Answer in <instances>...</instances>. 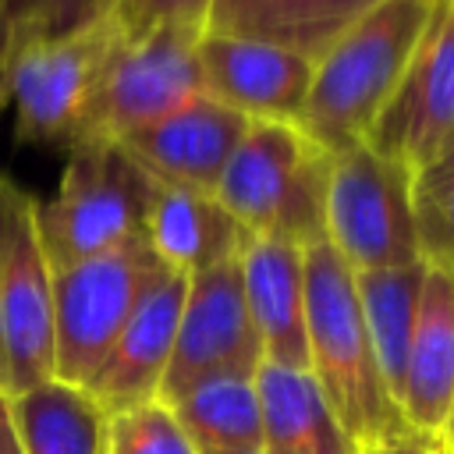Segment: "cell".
Segmentation results:
<instances>
[{"mask_svg":"<svg viewBox=\"0 0 454 454\" xmlns=\"http://www.w3.org/2000/svg\"><path fill=\"white\" fill-rule=\"evenodd\" d=\"M433 454H454V440H450V443H440Z\"/></svg>","mask_w":454,"mask_h":454,"instance_id":"4dcf8cb0","label":"cell"},{"mask_svg":"<svg viewBox=\"0 0 454 454\" xmlns=\"http://www.w3.org/2000/svg\"><path fill=\"white\" fill-rule=\"evenodd\" d=\"M110 46L114 28L106 18H96L74 32L35 35L11 50L0 99L14 106V138L21 145L71 142Z\"/></svg>","mask_w":454,"mask_h":454,"instance_id":"9c48e42d","label":"cell"},{"mask_svg":"<svg viewBox=\"0 0 454 454\" xmlns=\"http://www.w3.org/2000/svg\"><path fill=\"white\" fill-rule=\"evenodd\" d=\"M305 248L252 238L241 252V287L252 326L262 344V362L309 369L305 337Z\"/></svg>","mask_w":454,"mask_h":454,"instance_id":"2e32d148","label":"cell"},{"mask_svg":"<svg viewBox=\"0 0 454 454\" xmlns=\"http://www.w3.org/2000/svg\"><path fill=\"white\" fill-rule=\"evenodd\" d=\"M213 0H110L99 18L114 28L117 39L135 43L163 28L206 32Z\"/></svg>","mask_w":454,"mask_h":454,"instance_id":"cb8c5ba5","label":"cell"},{"mask_svg":"<svg viewBox=\"0 0 454 454\" xmlns=\"http://www.w3.org/2000/svg\"><path fill=\"white\" fill-rule=\"evenodd\" d=\"M145 241L167 270L195 277L202 270L241 259L252 234L227 213L216 195L153 181Z\"/></svg>","mask_w":454,"mask_h":454,"instance_id":"e0dca14e","label":"cell"},{"mask_svg":"<svg viewBox=\"0 0 454 454\" xmlns=\"http://www.w3.org/2000/svg\"><path fill=\"white\" fill-rule=\"evenodd\" d=\"M433 0H380L316 64L301 131L330 156L362 145L397 89L429 21Z\"/></svg>","mask_w":454,"mask_h":454,"instance_id":"6da1fadb","label":"cell"},{"mask_svg":"<svg viewBox=\"0 0 454 454\" xmlns=\"http://www.w3.org/2000/svg\"><path fill=\"white\" fill-rule=\"evenodd\" d=\"M184 287L188 277L163 266L142 291L138 305L131 309L128 323L121 326L117 340L110 344L106 358L99 362L96 376L85 387L106 415L160 397V383L170 365V351L177 337Z\"/></svg>","mask_w":454,"mask_h":454,"instance_id":"4fadbf2b","label":"cell"},{"mask_svg":"<svg viewBox=\"0 0 454 454\" xmlns=\"http://www.w3.org/2000/svg\"><path fill=\"white\" fill-rule=\"evenodd\" d=\"M330 153L298 124L252 121L234 149L216 199L252 234L309 248L326 241Z\"/></svg>","mask_w":454,"mask_h":454,"instance_id":"3957f363","label":"cell"},{"mask_svg":"<svg viewBox=\"0 0 454 454\" xmlns=\"http://www.w3.org/2000/svg\"><path fill=\"white\" fill-rule=\"evenodd\" d=\"M380 0H213L206 32L319 60Z\"/></svg>","mask_w":454,"mask_h":454,"instance_id":"ac0fdd59","label":"cell"},{"mask_svg":"<svg viewBox=\"0 0 454 454\" xmlns=\"http://www.w3.org/2000/svg\"><path fill=\"white\" fill-rule=\"evenodd\" d=\"M195 454H262V415L255 380L220 376L170 401Z\"/></svg>","mask_w":454,"mask_h":454,"instance_id":"7402d4cb","label":"cell"},{"mask_svg":"<svg viewBox=\"0 0 454 454\" xmlns=\"http://www.w3.org/2000/svg\"><path fill=\"white\" fill-rule=\"evenodd\" d=\"M259 365L262 344L245 305L241 262L234 259L188 277L170 365L163 372L156 401L170 404L192 387L220 376L255 380Z\"/></svg>","mask_w":454,"mask_h":454,"instance_id":"8fae6325","label":"cell"},{"mask_svg":"<svg viewBox=\"0 0 454 454\" xmlns=\"http://www.w3.org/2000/svg\"><path fill=\"white\" fill-rule=\"evenodd\" d=\"M433 450H436V443L422 440L419 433H401V436H394V440L358 447V454H433Z\"/></svg>","mask_w":454,"mask_h":454,"instance_id":"83f0119b","label":"cell"},{"mask_svg":"<svg viewBox=\"0 0 454 454\" xmlns=\"http://www.w3.org/2000/svg\"><path fill=\"white\" fill-rule=\"evenodd\" d=\"M422 277H426V262L355 273V294H358V309L369 330L376 369L394 404L404 383V362H408V344L415 330Z\"/></svg>","mask_w":454,"mask_h":454,"instance_id":"44dd1931","label":"cell"},{"mask_svg":"<svg viewBox=\"0 0 454 454\" xmlns=\"http://www.w3.org/2000/svg\"><path fill=\"white\" fill-rule=\"evenodd\" d=\"M0 454H25L18 429H14V415H11V397L0 390Z\"/></svg>","mask_w":454,"mask_h":454,"instance_id":"f1b7e54d","label":"cell"},{"mask_svg":"<svg viewBox=\"0 0 454 454\" xmlns=\"http://www.w3.org/2000/svg\"><path fill=\"white\" fill-rule=\"evenodd\" d=\"M11 415L25 454H106L110 415L85 387L46 380L14 394Z\"/></svg>","mask_w":454,"mask_h":454,"instance_id":"ffe728a7","label":"cell"},{"mask_svg":"<svg viewBox=\"0 0 454 454\" xmlns=\"http://www.w3.org/2000/svg\"><path fill=\"white\" fill-rule=\"evenodd\" d=\"M199 39L202 32L188 28H163L135 43L114 35V46L96 71L92 92L67 145L121 142L131 131L202 96Z\"/></svg>","mask_w":454,"mask_h":454,"instance_id":"5b68a950","label":"cell"},{"mask_svg":"<svg viewBox=\"0 0 454 454\" xmlns=\"http://www.w3.org/2000/svg\"><path fill=\"white\" fill-rule=\"evenodd\" d=\"M153 177L117 142H74L60 184L35 199V231L50 270L145 238Z\"/></svg>","mask_w":454,"mask_h":454,"instance_id":"277c9868","label":"cell"},{"mask_svg":"<svg viewBox=\"0 0 454 454\" xmlns=\"http://www.w3.org/2000/svg\"><path fill=\"white\" fill-rule=\"evenodd\" d=\"M301 255L309 372L323 390L333 419L348 429L358 447L411 433L380 380L369 330L355 294V273L330 241L309 245Z\"/></svg>","mask_w":454,"mask_h":454,"instance_id":"7a4b0ae2","label":"cell"},{"mask_svg":"<svg viewBox=\"0 0 454 454\" xmlns=\"http://www.w3.org/2000/svg\"><path fill=\"white\" fill-rule=\"evenodd\" d=\"M411 188L415 177L365 142L330 156L326 241L351 273L422 262Z\"/></svg>","mask_w":454,"mask_h":454,"instance_id":"ba28073f","label":"cell"},{"mask_svg":"<svg viewBox=\"0 0 454 454\" xmlns=\"http://www.w3.org/2000/svg\"><path fill=\"white\" fill-rule=\"evenodd\" d=\"M199 67L206 96L248 121L301 124L312 89V60L280 46L202 32Z\"/></svg>","mask_w":454,"mask_h":454,"instance_id":"5bb4252c","label":"cell"},{"mask_svg":"<svg viewBox=\"0 0 454 454\" xmlns=\"http://www.w3.org/2000/svg\"><path fill=\"white\" fill-rule=\"evenodd\" d=\"M365 145L411 177L454 145V0H436L433 21L372 121Z\"/></svg>","mask_w":454,"mask_h":454,"instance_id":"30bf717a","label":"cell"},{"mask_svg":"<svg viewBox=\"0 0 454 454\" xmlns=\"http://www.w3.org/2000/svg\"><path fill=\"white\" fill-rule=\"evenodd\" d=\"M397 408L422 440H454V273L440 266H426L422 277Z\"/></svg>","mask_w":454,"mask_h":454,"instance_id":"9a60e30c","label":"cell"},{"mask_svg":"<svg viewBox=\"0 0 454 454\" xmlns=\"http://www.w3.org/2000/svg\"><path fill=\"white\" fill-rule=\"evenodd\" d=\"M106 454H195L170 404L145 401L106 422Z\"/></svg>","mask_w":454,"mask_h":454,"instance_id":"603a6c76","label":"cell"},{"mask_svg":"<svg viewBox=\"0 0 454 454\" xmlns=\"http://www.w3.org/2000/svg\"><path fill=\"white\" fill-rule=\"evenodd\" d=\"M262 454H358L309 369L262 362L255 372Z\"/></svg>","mask_w":454,"mask_h":454,"instance_id":"d6986e66","label":"cell"},{"mask_svg":"<svg viewBox=\"0 0 454 454\" xmlns=\"http://www.w3.org/2000/svg\"><path fill=\"white\" fill-rule=\"evenodd\" d=\"M422 174H429V177H454V145H450L429 170H422Z\"/></svg>","mask_w":454,"mask_h":454,"instance_id":"f546056e","label":"cell"},{"mask_svg":"<svg viewBox=\"0 0 454 454\" xmlns=\"http://www.w3.org/2000/svg\"><path fill=\"white\" fill-rule=\"evenodd\" d=\"M248 117L216 103L213 96H195L167 117L131 131L117 145L156 181L192 192L216 195V184L248 131Z\"/></svg>","mask_w":454,"mask_h":454,"instance_id":"7c38bea8","label":"cell"},{"mask_svg":"<svg viewBox=\"0 0 454 454\" xmlns=\"http://www.w3.org/2000/svg\"><path fill=\"white\" fill-rule=\"evenodd\" d=\"M110 0H43L35 18L28 21V28L18 35V43L25 39H35V35H60V32H74L89 21H96L103 11H106ZM14 43V46H18ZM11 46V50H14ZM11 57V53H7Z\"/></svg>","mask_w":454,"mask_h":454,"instance_id":"484cf974","label":"cell"},{"mask_svg":"<svg viewBox=\"0 0 454 454\" xmlns=\"http://www.w3.org/2000/svg\"><path fill=\"white\" fill-rule=\"evenodd\" d=\"M433 4H436V0H433Z\"/></svg>","mask_w":454,"mask_h":454,"instance_id":"1f68e13d","label":"cell"},{"mask_svg":"<svg viewBox=\"0 0 454 454\" xmlns=\"http://www.w3.org/2000/svg\"><path fill=\"white\" fill-rule=\"evenodd\" d=\"M419 255L426 266L454 273V177L419 174L411 188Z\"/></svg>","mask_w":454,"mask_h":454,"instance_id":"d4e9b609","label":"cell"},{"mask_svg":"<svg viewBox=\"0 0 454 454\" xmlns=\"http://www.w3.org/2000/svg\"><path fill=\"white\" fill-rule=\"evenodd\" d=\"M160 270L145 238L53 270V380L89 387Z\"/></svg>","mask_w":454,"mask_h":454,"instance_id":"8992f818","label":"cell"},{"mask_svg":"<svg viewBox=\"0 0 454 454\" xmlns=\"http://www.w3.org/2000/svg\"><path fill=\"white\" fill-rule=\"evenodd\" d=\"M53 380V270L35 231V195L0 174V390Z\"/></svg>","mask_w":454,"mask_h":454,"instance_id":"52a82bcc","label":"cell"},{"mask_svg":"<svg viewBox=\"0 0 454 454\" xmlns=\"http://www.w3.org/2000/svg\"><path fill=\"white\" fill-rule=\"evenodd\" d=\"M39 4L43 0H0V78H4V64H7L11 46L28 28V21L39 11ZM0 110H4V99H0Z\"/></svg>","mask_w":454,"mask_h":454,"instance_id":"4316f807","label":"cell"}]
</instances>
